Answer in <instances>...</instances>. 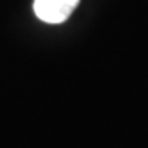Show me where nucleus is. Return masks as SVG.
<instances>
[{"instance_id":"obj_1","label":"nucleus","mask_w":148,"mask_h":148,"mask_svg":"<svg viewBox=\"0 0 148 148\" xmlns=\"http://www.w3.org/2000/svg\"><path fill=\"white\" fill-rule=\"evenodd\" d=\"M79 0H33L35 15L45 23L58 25L71 16Z\"/></svg>"}]
</instances>
